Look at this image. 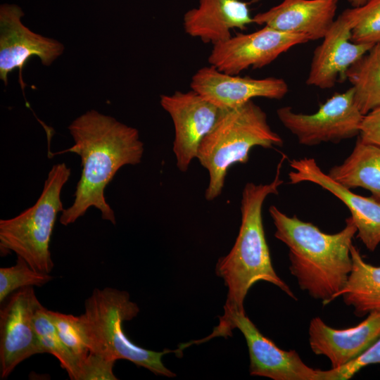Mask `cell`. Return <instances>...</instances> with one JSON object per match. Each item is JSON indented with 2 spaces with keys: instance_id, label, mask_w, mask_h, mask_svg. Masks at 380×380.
Listing matches in <instances>:
<instances>
[{
  "instance_id": "cell-1",
  "label": "cell",
  "mask_w": 380,
  "mask_h": 380,
  "mask_svg": "<svg viewBox=\"0 0 380 380\" xmlns=\"http://www.w3.org/2000/svg\"><path fill=\"white\" fill-rule=\"evenodd\" d=\"M68 129L73 146L52 155L77 154L82 172L74 201L61 213L60 223L72 224L93 207L101 212L103 220L115 225V213L106 201L105 189L121 167L141 163L144 148L139 131L95 110L77 118Z\"/></svg>"
},
{
  "instance_id": "cell-2",
  "label": "cell",
  "mask_w": 380,
  "mask_h": 380,
  "mask_svg": "<svg viewBox=\"0 0 380 380\" xmlns=\"http://www.w3.org/2000/svg\"><path fill=\"white\" fill-rule=\"evenodd\" d=\"M274 236L289 250V270L301 290L327 305L346 285L353 267L350 248L357 234L351 217L340 232L327 234L310 222L269 208Z\"/></svg>"
},
{
  "instance_id": "cell-3",
  "label": "cell",
  "mask_w": 380,
  "mask_h": 380,
  "mask_svg": "<svg viewBox=\"0 0 380 380\" xmlns=\"http://www.w3.org/2000/svg\"><path fill=\"white\" fill-rule=\"evenodd\" d=\"M286 156L279 162L274 179L268 184L247 183L241 200V222L235 243L229 253L217 262L215 272L227 286V296L220 321L235 312L245 311L243 302L252 286L259 281L271 283L294 300L296 296L277 275L272 263L265 239L262 210L266 198L277 194L282 184L281 170Z\"/></svg>"
},
{
  "instance_id": "cell-4",
  "label": "cell",
  "mask_w": 380,
  "mask_h": 380,
  "mask_svg": "<svg viewBox=\"0 0 380 380\" xmlns=\"http://www.w3.org/2000/svg\"><path fill=\"white\" fill-rule=\"evenodd\" d=\"M281 137L267 122L265 112L253 100L220 115L199 146L196 158L207 170L209 182L205 198L210 201L222 192L229 168L246 163L254 146H281Z\"/></svg>"
},
{
  "instance_id": "cell-5",
  "label": "cell",
  "mask_w": 380,
  "mask_h": 380,
  "mask_svg": "<svg viewBox=\"0 0 380 380\" xmlns=\"http://www.w3.org/2000/svg\"><path fill=\"white\" fill-rule=\"evenodd\" d=\"M139 312L129 294L112 287L96 288L84 303V312L78 316L85 335L89 354L115 363L127 360L156 375L175 377L162 357L177 350L154 351L141 348L129 339L123 330V323L130 321Z\"/></svg>"
},
{
  "instance_id": "cell-6",
  "label": "cell",
  "mask_w": 380,
  "mask_h": 380,
  "mask_svg": "<svg viewBox=\"0 0 380 380\" xmlns=\"http://www.w3.org/2000/svg\"><path fill=\"white\" fill-rule=\"evenodd\" d=\"M70 175L65 163L53 165L35 203L14 217L0 220L1 253L13 251L34 270L51 272L50 241L57 215L64 210L61 192Z\"/></svg>"
},
{
  "instance_id": "cell-7",
  "label": "cell",
  "mask_w": 380,
  "mask_h": 380,
  "mask_svg": "<svg viewBox=\"0 0 380 380\" xmlns=\"http://www.w3.org/2000/svg\"><path fill=\"white\" fill-rule=\"evenodd\" d=\"M234 329L240 330L246 341L251 375L274 380H319V369L307 365L296 350L279 348L258 330L245 311L235 312L220 321L209 336L191 343H201L219 336L227 338Z\"/></svg>"
},
{
  "instance_id": "cell-8",
  "label": "cell",
  "mask_w": 380,
  "mask_h": 380,
  "mask_svg": "<svg viewBox=\"0 0 380 380\" xmlns=\"http://www.w3.org/2000/svg\"><path fill=\"white\" fill-rule=\"evenodd\" d=\"M277 115L282 125L305 146L338 143L360 134L364 115L358 108L353 88L336 93L312 114L295 113L281 107Z\"/></svg>"
},
{
  "instance_id": "cell-9",
  "label": "cell",
  "mask_w": 380,
  "mask_h": 380,
  "mask_svg": "<svg viewBox=\"0 0 380 380\" xmlns=\"http://www.w3.org/2000/svg\"><path fill=\"white\" fill-rule=\"evenodd\" d=\"M2 303L0 310V377L4 379L20 362L44 352L34 323L35 313L42 305L33 286L14 291Z\"/></svg>"
},
{
  "instance_id": "cell-10",
  "label": "cell",
  "mask_w": 380,
  "mask_h": 380,
  "mask_svg": "<svg viewBox=\"0 0 380 380\" xmlns=\"http://www.w3.org/2000/svg\"><path fill=\"white\" fill-rule=\"evenodd\" d=\"M308 41L304 35L263 26L253 32L239 33L213 45L208 63L223 72L239 75L250 68H263L293 46Z\"/></svg>"
},
{
  "instance_id": "cell-11",
  "label": "cell",
  "mask_w": 380,
  "mask_h": 380,
  "mask_svg": "<svg viewBox=\"0 0 380 380\" xmlns=\"http://www.w3.org/2000/svg\"><path fill=\"white\" fill-rule=\"evenodd\" d=\"M160 103L174 125L172 151L177 167L185 172L196 158L201 143L214 126L221 109L192 89L163 94Z\"/></svg>"
},
{
  "instance_id": "cell-12",
  "label": "cell",
  "mask_w": 380,
  "mask_h": 380,
  "mask_svg": "<svg viewBox=\"0 0 380 380\" xmlns=\"http://www.w3.org/2000/svg\"><path fill=\"white\" fill-rule=\"evenodd\" d=\"M358 18L357 7L347 8L336 19L314 51L306 83L330 89L346 80L348 68L374 44H357L350 39Z\"/></svg>"
},
{
  "instance_id": "cell-13",
  "label": "cell",
  "mask_w": 380,
  "mask_h": 380,
  "mask_svg": "<svg viewBox=\"0 0 380 380\" xmlns=\"http://www.w3.org/2000/svg\"><path fill=\"white\" fill-rule=\"evenodd\" d=\"M23 13L15 5L3 4L0 8V78L5 84L15 69L19 71V82L24 91L22 71L29 59L38 56L42 64L50 65L63 51V45L54 39L36 34L21 22Z\"/></svg>"
},
{
  "instance_id": "cell-14",
  "label": "cell",
  "mask_w": 380,
  "mask_h": 380,
  "mask_svg": "<svg viewBox=\"0 0 380 380\" xmlns=\"http://www.w3.org/2000/svg\"><path fill=\"white\" fill-rule=\"evenodd\" d=\"M190 86L220 109L234 108L256 97L279 100L289 91L287 83L281 78L241 77L223 72L212 65L198 70Z\"/></svg>"
},
{
  "instance_id": "cell-15",
  "label": "cell",
  "mask_w": 380,
  "mask_h": 380,
  "mask_svg": "<svg viewBox=\"0 0 380 380\" xmlns=\"http://www.w3.org/2000/svg\"><path fill=\"white\" fill-rule=\"evenodd\" d=\"M291 184L309 182L321 186L338 198L348 208L357 228V238L374 251L380 243V202L373 197L353 193L324 172L314 158H304L290 163Z\"/></svg>"
},
{
  "instance_id": "cell-16",
  "label": "cell",
  "mask_w": 380,
  "mask_h": 380,
  "mask_svg": "<svg viewBox=\"0 0 380 380\" xmlns=\"http://www.w3.org/2000/svg\"><path fill=\"white\" fill-rule=\"evenodd\" d=\"M309 345L317 355L327 357L331 368L350 362L380 337V310L373 311L357 325L336 329L320 317L312 318L308 329Z\"/></svg>"
},
{
  "instance_id": "cell-17",
  "label": "cell",
  "mask_w": 380,
  "mask_h": 380,
  "mask_svg": "<svg viewBox=\"0 0 380 380\" xmlns=\"http://www.w3.org/2000/svg\"><path fill=\"white\" fill-rule=\"evenodd\" d=\"M338 0H283L253 17V23L277 30L306 36L310 41L323 39L335 18Z\"/></svg>"
},
{
  "instance_id": "cell-18",
  "label": "cell",
  "mask_w": 380,
  "mask_h": 380,
  "mask_svg": "<svg viewBox=\"0 0 380 380\" xmlns=\"http://www.w3.org/2000/svg\"><path fill=\"white\" fill-rule=\"evenodd\" d=\"M251 23L248 4L241 0H199L183 18L187 34L213 45L230 38L232 30H244Z\"/></svg>"
},
{
  "instance_id": "cell-19",
  "label": "cell",
  "mask_w": 380,
  "mask_h": 380,
  "mask_svg": "<svg viewBox=\"0 0 380 380\" xmlns=\"http://www.w3.org/2000/svg\"><path fill=\"white\" fill-rule=\"evenodd\" d=\"M348 189L364 188L380 202V146L358 139L351 153L327 173Z\"/></svg>"
},
{
  "instance_id": "cell-20",
  "label": "cell",
  "mask_w": 380,
  "mask_h": 380,
  "mask_svg": "<svg viewBox=\"0 0 380 380\" xmlns=\"http://www.w3.org/2000/svg\"><path fill=\"white\" fill-rule=\"evenodd\" d=\"M353 267L348 279L337 294L357 317L380 310V266L366 262L353 245L350 248Z\"/></svg>"
},
{
  "instance_id": "cell-21",
  "label": "cell",
  "mask_w": 380,
  "mask_h": 380,
  "mask_svg": "<svg viewBox=\"0 0 380 380\" xmlns=\"http://www.w3.org/2000/svg\"><path fill=\"white\" fill-rule=\"evenodd\" d=\"M355 101L365 115L380 107V42L355 62L346 72Z\"/></svg>"
},
{
  "instance_id": "cell-22",
  "label": "cell",
  "mask_w": 380,
  "mask_h": 380,
  "mask_svg": "<svg viewBox=\"0 0 380 380\" xmlns=\"http://www.w3.org/2000/svg\"><path fill=\"white\" fill-rule=\"evenodd\" d=\"M34 323L44 353H49L56 357L70 379L79 380L80 369L78 362L61 339L48 309L42 305L35 313Z\"/></svg>"
},
{
  "instance_id": "cell-23",
  "label": "cell",
  "mask_w": 380,
  "mask_h": 380,
  "mask_svg": "<svg viewBox=\"0 0 380 380\" xmlns=\"http://www.w3.org/2000/svg\"><path fill=\"white\" fill-rule=\"evenodd\" d=\"M52 279L49 274L34 270L24 259L18 256L15 265L0 268V303L20 289L41 287Z\"/></svg>"
},
{
  "instance_id": "cell-24",
  "label": "cell",
  "mask_w": 380,
  "mask_h": 380,
  "mask_svg": "<svg viewBox=\"0 0 380 380\" xmlns=\"http://www.w3.org/2000/svg\"><path fill=\"white\" fill-rule=\"evenodd\" d=\"M48 312L61 339L77 359L81 370L89 355V349L78 316L49 310Z\"/></svg>"
},
{
  "instance_id": "cell-25",
  "label": "cell",
  "mask_w": 380,
  "mask_h": 380,
  "mask_svg": "<svg viewBox=\"0 0 380 380\" xmlns=\"http://www.w3.org/2000/svg\"><path fill=\"white\" fill-rule=\"evenodd\" d=\"M357 8L358 18L351 30V41L371 44L379 42L380 0H369Z\"/></svg>"
},
{
  "instance_id": "cell-26",
  "label": "cell",
  "mask_w": 380,
  "mask_h": 380,
  "mask_svg": "<svg viewBox=\"0 0 380 380\" xmlns=\"http://www.w3.org/2000/svg\"><path fill=\"white\" fill-rule=\"evenodd\" d=\"M372 364H380V337L360 356L346 365L319 370V380H348L365 367Z\"/></svg>"
},
{
  "instance_id": "cell-27",
  "label": "cell",
  "mask_w": 380,
  "mask_h": 380,
  "mask_svg": "<svg viewBox=\"0 0 380 380\" xmlns=\"http://www.w3.org/2000/svg\"><path fill=\"white\" fill-rule=\"evenodd\" d=\"M115 363L89 354L80 370V380H116L113 372Z\"/></svg>"
},
{
  "instance_id": "cell-28",
  "label": "cell",
  "mask_w": 380,
  "mask_h": 380,
  "mask_svg": "<svg viewBox=\"0 0 380 380\" xmlns=\"http://www.w3.org/2000/svg\"><path fill=\"white\" fill-rule=\"evenodd\" d=\"M359 135L362 141L380 146V107L364 115Z\"/></svg>"
},
{
  "instance_id": "cell-29",
  "label": "cell",
  "mask_w": 380,
  "mask_h": 380,
  "mask_svg": "<svg viewBox=\"0 0 380 380\" xmlns=\"http://www.w3.org/2000/svg\"><path fill=\"white\" fill-rule=\"evenodd\" d=\"M369 0H348L353 7H359L365 4Z\"/></svg>"
}]
</instances>
